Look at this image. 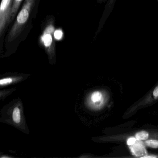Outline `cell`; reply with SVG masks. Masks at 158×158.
Masks as SVG:
<instances>
[{"label": "cell", "instance_id": "3957f363", "mask_svg": "<svg viewBox=\"0 0 158 158\" xmlns=\"http://www.w3.org/2000/svg\"><path fill=\"white\" fill-rule=\"evenodd\" d=\"M54 27L52 24L48 25L45 28L41 36V41L47 49H51L54 47Z\"/></svg>", "mask_w": 158, "mask_h": 158}, {"label": "cell", "instance_id": "7a4b0ae2", "mask_svg": "<svg viewBox=\"0 0 158 158\" xmlns=\"http://www.w3.org/2000/svg\"><path fill=\"white\" fill-rule=\"evenodd\" d=\"M14 0H2L0 6V36H2L11 21V13Z\"/></svg>", "mask_w": 158, "mask_h": 158}, {"label": "cell", "instance_id": "8fae6325", "mask_svg": "<svg viewBox=\"0 0 158 158\" xmlns=\"http://www.w3.org/2000/svg\"><path fill=\"white\" fill-rule=\"evenodd\" d=\"M12 82V79L11 78H5L0 80V85H1L10 84Z\"/></svg>", "mask_w": 158, "mask_h": 158}, {"label": "cell", "instance_id": "277c9868", "mask_svg": "<svg viewBox=\"0 0 158 158\" xmlns=\"http://www.w3.org/2000/svg\"><path fill=\"white\" fill-rule=\"evenodd\" d=\"M133 155L136 157H143L147 152L145 146L140 140H136L135 143L129 147Z\"/></svg>", "mask_w": 158, "mask_h": 158}, {"label": "cell", "instance_id": "8992f818", "mask_svg": "<svg viewBox=\"0 0 158 158\" xmlns=\"http://www.w3.org/2000/svg\"><path fill=\"white\" fill-rule=\"evenodd\" d=\"M21 112L18 107H15L13 112V119L16 123H19L21 121Z\"/></svg>", "mask_w": 158, "mask_h": 158}, {"label": "cell", "instance_id": "7c38bea8", "mask_svg": "<svg viewBox=\"0 0 158 158\" xmlns=\"http://www.w3.org/2000/svg\"><path fill=\"white\" fill-rule=\"evenodd\" d=\"M137 139L136 138L131 137L129 138L127 140V144L128 146H131V145H133L135 143Z\"/></svg>", "mask_w": 158, "mask_h": 158}, {"label": "cell", "instance_id": "52a82bcc", "mask_svg": "<svg viewBox=\"0 0 158 158\" xmlns=\"http://www.w3.org/2000/svg\"><path fill=\"white\" fill-rule=\"evenodd\" d=\"M149 135L146 131H141L136 134L135 138L137 140H144L147 139L148 138Z\"/></svg>", "mask_w": 158, "mask_h": 158}, {"label": "cell", "instance_id": "9c48e42d", "mask_svg": "<svg viewBox=\"0 0 158 158\" xmlns=\"http://www.w3.org/2000/svg\"><path fill=\"white\" fill-rule=\"evenodd\" d=\"M102 98V94L99 91H95L91 96V100L94 102L99 101Z\"/></svg>", "mask_w": 158, "mask_h": 158}, {"label": "cell", "instance_id": "4fadbf2b", "mask_svg": "<svg viewBox=\"0 0 158 158\" xmlns=\"http://www.w3.org/2000/svg\"><path fill=\"white\" fill-rule=\"evenodd\" d=\"M153 94L154 97H158V86L156 87V88L154 89V91H153Z\"/></svg>", "mask_w": 158, "mask_h": 158}, {"label": "cell", "instance_id": "30bf717a", "mask_svg": "<svg viewBox=\"0 0 158 158\" xmlns=\"http://www.w3.org/2000/svg\"><path fill=\"white\" fill-rule=\"evenodd\" d=\"M54 38L57 40H60L63 37V32L61 30H55L54 33Z\"/></svg>", "mask_w": 158, "mask_h": 158}, {"label": "cell", "instance_id": "ba28073f", "mask_svg": "<svg viewBox=\"0 0 158 158\" xmlns=\"http://www.w3.org/2000/svg\"><path fill=\"white\" fill-rule=\"evenodd\" d=\"M146 145L151 148H158V140L155 139H150L146 141Z\"/></svg>", "mask_w": 158, "mask_h": 158}, {"label": "cell", "instance_id": "5bb4252c", "mask_svg": "<svg viewBox=\"0 0 158 158\" xmlns=\"http://www.w3.org/2000/svg\"><path fill=\"white\" fill-rule=\"evenodd\" d=\"M156 156H143V157H142V158H156Z\"/></svg>", "mask_w": 158, "mask_h": 158}, {"label": "cell", "instance_id": "9a60e30c", "mask_svg": "<svg viewBox=\"0 0 158 158\" xmlns=\"http://www.w3.org/2000/svg\"><path fill=\"white\" fill-rule=\"evenodd\" d=\"M98 1L100 2H103L105 1L106 0H98Z\"/></svg>", "mask_w": 158, "mask_h": 158}, {"label": "cell", "instance_id": "5b68a950", "mask_svg": "<svg viewBox=\"0 0 158 158\" xmlns=\"http://www.w3.org/2000/svg\"><path fill=\"white\" fill-rule=\"evenodd\" d=\"M23 0H14L12 10L11 20L14 19Z\"/></svg>", "mask_w": 158, "mask_h": 158}, {"label": "cell", "instance_id": "6da1fadb", "mask_svg": "<svg viewBox=\"0 0 158 158\" xmlns=\"http://www.w3.org/2000/svg\"><path fill=\"white\" fill-rule=\"evenodd\" d=\"M35 2L36 0L25 1L22 9L17 15L15 22L9 33L8 37L9 42H12L20 35L29 20Z\"/></svg>", "mask_w": 158, "mask_h": 158}]
</instances>
